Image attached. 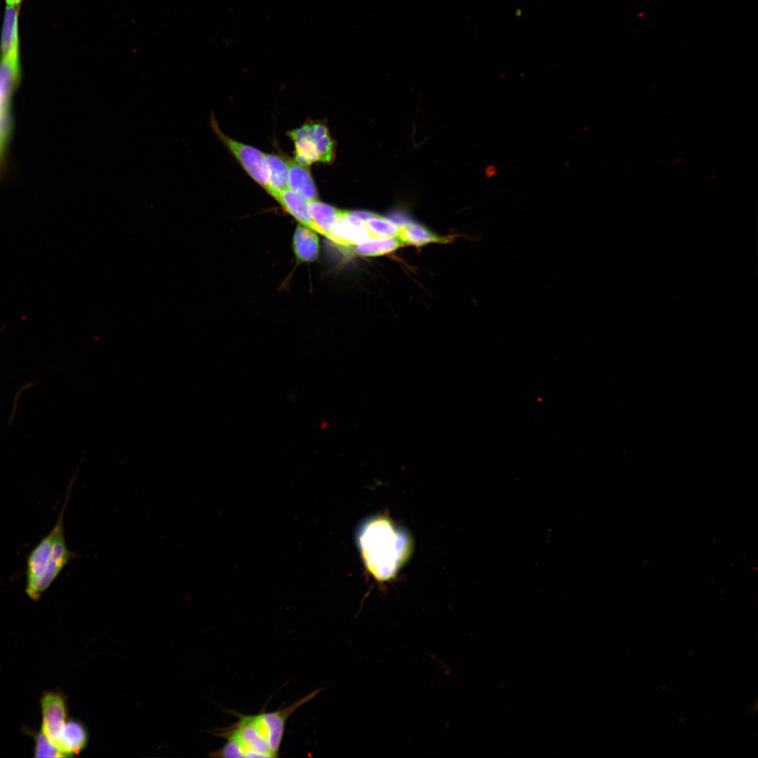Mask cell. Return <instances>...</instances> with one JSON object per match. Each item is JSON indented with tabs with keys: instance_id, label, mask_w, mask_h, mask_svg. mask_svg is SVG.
<instances>
[{
	"instance_id": "obj_1",
	"label": "cell",
	"mask_w": 758,
	"mask_h": 758,
	"mask_svg": "<svg viewBox=\"0 0 758 758\" xmlns=\"http://www.w3.org/2000/svg\"><path fill=\"white\" fill-rule=\"evenodd\" d=\"M362 533L361 545L371 571L380 578L391 576L404 554L399 534L382 521L370 524Z\"/></svg>"
},
{
	"instance_id": "obj_2",
	"label": "cell",
	"mask_w": 758,
	"mask_h": 758,
	"mask_svg": "<svg viewBox=\"0 0 758 758\" xmlns=\"http://www.w3.org/2000/svg\"><path fill=\"white\" fill-rule=\"evenodd\" d=\"M322 689H318L284 709L255 715L238 713L253 731L256 736L278 756L288 718L306 703L313 699Z\"/></svg>"
},
{
	"instance_id": "obj_3",
	"label": "cell",
	"mask_w": 758,
	"mask_h": 758,
	"mask_svg": "<svg viewBox=\"0 0 758 758\" xmlns=\"http://www.w3.org/2000/svg\"><path fill=\"white\" fill-rule=\"evenodd\" d=\"M210 126L220 141L247 175L268 193L270 188V173L266 154L253 146L235 140L224 133L213 113L211 115Z\"/></svg>"
},
{
	"instance_id": "obj_4",
	"label": "cell",
	"mask_w": 758,
	"mask_h": 758,
	"mask_svg": "<svg viewBox=\"0 0 758 758\" xmlns=\"http://www.w3.org/2000/svg\"><path fill=\"white\" fill-rule=\"evenodd\" d=\"M67 503L65 502L57 522L53 527L54 540L51 560L46 572L34 588L27 594L32 600L37 601L60 573L68 562L77 557L71 552L65 543L63 519Z\"/></svg>"
},
{
	"instance_id": "obj_5",
	"label": "cell",
	"mask_w": 758,
	"mask_h": 758,
	"mask_svg": "<svg viewBox=\"0 0 758 758\" xmlns=\"http://www.w3.org/2000/svg\"><path fill=\"white\" fill-rule=\"evenodd\" d=\"M19 79L18 74L0 62V169L11 135V94Z\"/></svg>"
},
{
	"instance_id": "obj_6",
	"label": "cell",
	"mask_w": 758,
	"mask_h": 758,
	"mask_svg": "<svg viewBox=\"0 0 758 758\" xmlns=\"http://www.w3.org/2000/svg\"><path fill=\"white\" fill-rule=\"evenodd\" d=\"M40 703L42 714L41 732L55 745L66 723V698L60 692L47 691L42 696Z\"/></svg>"
},
{
	"instance_id": "obj_7",
	"label": "cell",
	"mask_w": 758,
	"mask_h": 758,
	"mask_svg": "<svg viewBox=\"0 0 758 758\" xmlns=\"http://www.w3.org/2000/svg\"><path fill=\"white\" fill-rule=\"evenodd\" d=\"M373 237L364 220L354 211L343 210L327 236L333 243L346 249Z\"/></svg>"
},
{
	"instance_id": "obj_8",
	"label": "cell",
	"mask_w": 758,
	"mask_h": 758,
	"mask_svg": "<svg viewBox=\"0 0 758 758\" xmlns=\"http://www.w3.org/2000/svg\"><path fill=\"white\" fill-rule=\"evenodd\" d=\"M0 62L20 75L19 61L18 8L8 6L5 11L0 43Z\"/></svg>"
},
{
	"instance_id": "obj_9",
	"label": "cell",
	"mask_w": 758,
	"mask_h": 758,
	"mask_svg": "<svg viewBox=\"0 0 758 758\" xmlns=\"http://www.w3.org/2000/svg\"><path fill=\"white\" fill-rule=\"evenodd\" d=\"M54 540V531L44 537L32 550L27 561V585L28 594L44 576L51 560Z\"/></svg>"
},
{
	"instance_id": "obj_10",
	"label": "cell",
	"mask_w": 758,
	"mask_h": 758,
	"mask_svg": "<svg viewBox=\"0 0 758 758\" xmlns=\"http://www.w3.org/2000/svg\"><path fill=\"white\" fill-rule=\"evenodd\" d=\"M288 163V188L308 201L317 200L318 191L309 166L302 165L286 155Z\"/></svg>"
},
{
	"instance_id": "obj_11",
	"label": "cell",
	"mask_w": 758,
	"mask_h": 758,
	"mask_svg": "<svg viewBox=\"0 0 758 758\" xmlns=\"http://www.w3.org/2000/svg\"><path fill=\"white\" fill-rule=\"evenodd\" d=\"M308 134L317 152L319 162L331 164L335 157V142L331 138L327 124L321 121H306Z\"/></svg>"
},
{
	"instance_id": "obj_12",
	"label": "cell",
	"mask_w": 758,
	"mask_h": 758,
	"mask_svg": "<svg viewBox=\"0 0 758 758\" xmlns=\"http://www.w3.org/2000/svg\"><path fill=\"white\" fill-rule=\"evenodd\" d=\"M293 248L298 260L302 262L316 260L319 253V241L315 231L299 223L293 234Z\"/></svg>"
},
{
	"instance_id": "obj_13",
	"label": "cell",
	"mask_w": 758,
	"mask_h": 758,
	"mask_svg": "<svg viewBox=\"0 0 758 758\" xmlns=\"http://www.w3.org/2000/svg\"><path fill=\"white\" fill-rule=\"evenodd\" d=\"M87 740L84 726L77 721L69 720L65 723L55 745L69 757L78 754L85 747Z\"/></svg>"
},
{
	"instance_id": "obj_14",
	"label": "cell",
	"mask_w": 758,
	"mask_h": 758,
	"mask_svg": "<svg viewBox=\"0 0 758 758\" xmlns=\"http://www.w3.org/2000/svg\"><path fill=\"white\" fill-rule=\"evenodd\" d=\"M308 211L312 230L326 237L342 211L317 199L309 201Z\"/></svg>"
},
{
	"instance_id": "obj_15",
	"label": "cell",
	"mask_w": 758,
	"mask_h": 758,
	"mask_svg": "<svg viewBox=\"0 0 758 758\" xmlns=\"http://www.w3.org/2000/svg\"><path fill=\"white\" fill-rule=\"evenodd\" d=\"M276 200L300 224L312 230L308 211L309 201L301 194L288 188L281 192Z\"/></svg>"
},
{
	"instance_id": "obj_16",
	"label": "cell",
	"mask_w": 758,
	"mask_h": 758,
	"mask_svg": "<svg viewBox=\"0 0 758 758\" xmlns=\"http://www.w3.org/2000/svg\"><path fill=\"white\" fill-rule=\"evenodd\" d=\"M270 173V188L268 194L274 199L279 194L288 189V163L286 155L279 154H266Z\"/></svg>"
},
{
	"instance_id": "obj_17",
	"label": "cell",
	"mask_w": 758,
	"mask_h": 758,
	"mask_svg": "<svg viewBox=\"0 0 758 758\" xmlns=\"http://www.w3.org/2000/svg\"><path fill=\"white\" fill-rule=\"evenodd\" d=\"M403 244H411L417 246H423L430 243L448 242V238L439 237L431 232L425 227L416 223H410L399 227L397 237Z\"/></svg>"
},
{
	"instance_id": "obj_18",
	"label": "cell",
	"mask_w": 758,
	"mask_h": 758,
	"mask_svg": "<svg viewBox=\"0 0 758 758\" xmlns=\"http://www.w3.org/2000/svg\"><path fill=\"white\" fill-rule=\"evenodd\" d=\"M403 245L398 238L373 237L349 248L359 255L378 256L390 253Z\"/></svg>"
},
{
	"instance_id": "obj_19",
	"label": "cell",
	"mask_w": 758,
	"mask_h": 758,
	"mask_svg": "<svg viewBox=\"0 0 758 758\" xmlns=\"http://www.w3.org/2000/svg\"><path fill=\"white\" fill-rule=\"evenodd\" d=\"M356 213L364 220L373 237H397L399 227L393 221L378 214L366 211H356Z\"/></svg>"
},
{
	"instance_id": "obj_20",
	"label": "cell",
	"mask_w": 758,
	"mask_h": 758,
	"mask_svg": "<svg viewBox=\"0 0 758 758\" xmlns=\"http://www.w3.org/2000/svg\"><path fill=\"white\" fill-rule=\"evenodd\" d=\"M34 736L35 757H66L42 732L34 733Z\"/></svg>"
},
{
	"instance_id": "obj_21",
	"label": "cell",
	"mask_w": 758,
	"mask_h": 758,
	"mask_svg": "<svg viewBox=\"0 0 758 758\" xmlns=\"http://www.w3.org/2000/svg\"><path fill=\"white\" fill-rule=\"evenodd\" d=\"M23 0H6L8 6H18Z\"/></svg>"
}]
</instances>
